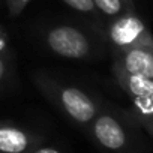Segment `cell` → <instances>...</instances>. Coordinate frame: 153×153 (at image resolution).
I'll use <instances>...</instances> for the list:
<instances>
[{"label":"cell","instance_id":"obj_10","mask_svg":"<svg viewBox=\"0 0 153 153\" xmlns=\"http://www.w3.org/2000/svg\"><path fill=\"white\" fill-rule=\"evenodd\" d=\"M62 2L75 9L76 12H81V14H86V15H95L98 11L95 8V3H93V0H62Z\"/></svg>","mask_w":153,"mask_h":153},{"label":"cell","instance_id":"obj_2","mask_svg":"<svg viewBox=\"0 0 153 153\" xmlns=\"http://www.w3.org/2000/svg\"><path fill=\"white\" fill-rule=\"evenodd\" d=\"M44 42L56 56L74 60H86L96 50L90 35L72 24L51 26L44 33Z\"/></svg>","mask_w":153,"mask_h":153},{"label":"cell","instance_id":"obj_3","mask_svg":"<svg viewBox=\"0 0 153 153\" xmlns=\"http://www.w3.org/2000/svg\"><path fill=\"white\" fill-rule=\"evenodd\" d=\"M87 129L93 141L108 153H125L131 147V135L126 125L111 111L99 108Z\"/></svg>","mask_w":153,"mask_h":153},{"label":"cell","instance_id":"obj_13","mask_svg":"<svg viewBox=\"0 0 153 153\" xmlns=\"http://www.w3.org/2000/svg\"><path fill=\"white\" fill-rule=\"evenodd\" d=\"M6 72H8V60H6L5 54H0V83L5 78Z\"/></svg>","mask_w":153,"mask_h":153},{"label":"cell","instance_id":"obj_8","mask_svg":"<svg viewBox=\"0 0 153 153\" xmlns=\"http://www.w3.org/2000/svg\"><path fill=\"white\" fill-rule=\"evenodd\" d=\"M131 99L134 120L153 137V95L134 96Z\"/></svg>","mask_w":153,"mask_h":153},{"label":"cell","instance_id":"obj_6","mask_svg":"<svg viewBox=\"0 0 153 153\" xmlns=\"http://www.w3.org/2000/svg\"><path fill=\"white\" fill-rule=\"evenodd\" d=\"M114 65L120 66L126 72L153 80V47L141 45L125 51H117Z\"/></svg>","mask_w":153,"mask_h":153},{"label":"cell","instance_id":"obj_9","mask_svg":"<svg viewBox=\"0 0 153 153\" xmlns=\"http://www.w3.org/2000/svg\"><path fill=\"white\" fill-rule=\"evenodd\" d=\"M93 3L99 14L111 20L126 14L128 11H132L131 2H128V0H93Z\"/></svg>","mask_w":153,"mask_h":153},{"label":"cell","instance_id":"obj_7","mask_svg":"<svg viewBox=\"0 0 153 153\" xmlns=\"http://www.w3.org/2000/svg\"><path fill=\"white\" fill-rule=\"evenodd\" d=\"M113 74L119 86L129 95V98L134 96H147L153 95V80L143 75H135L131 72H126L120 66L113 63Z\"/></svg>","mask_w":153,"mask_h":153},{"label":"cell","instance_id":"obj_12","mask_svg":"<svg viewBox=\"0 0 153 153\" xmlns=\"http://www.w3.org/2000/svg\"><path fill=\"white\" fill-rule=\"evenodd\" d=\"M27 153H63L60 149H56V147H50V146H36L33 149H30Z\"/></svg>","mask_w":153,"mask_h":153},{"label":"cell","instance_id":"obj_15","mask_svg":"<svg viewBox=\"0 0 153 153\" xmlns=\"http://www.w3.org/2000/svg\"><path fill=\"white\" fill-rule=\"evenodd\" d=\"M128 2H132V0H128Z\"/></svg>","mask_w":153,"mask_h":153},{"label":"cell","instance_id":"obj_11","mask_svg":"<svg viewBox=\"0 0 153 153\" xmlns=\"http://www.w3.org/2000/svg\"><path fill=\"white\" fill-rule=\"evenodd\" d=\"M29 2L30 0H6L9 15L11 17H18L24 11V8L29 5Z\"/></svg>","mask_w":153,"mask_h":153},{"label":"cell","instance_id":"obj_5","mask_svg":"<svg viewBox=\"0 0 153 153\" xmlns=\"http://www.w3.org/2000/svg\"><path fill=\"white\" fill-rule=\"evenodd\" d=\"M42 141L41 135L26 128L0 122V153H27Z\"/></svg>","mask_w":153,"mask_h":153},{"label":"cell","instance_id":"obj_14","mask_svg":"<svg viewBox=\"0 0 153 153\" xmlns=\"http://www.w3.org/2000/svg\"><path fill=\"white\" fill-rule=\"evenodd\" d=\"M6 50H8V38L6 33L0 27V54H6Z\"/></svg>","mask_w":153,"mask_h":153},{"label":"cell","instance_id":"obj_4","mask_svg":"<svg viewBox=\"0 0 153 153\" xmlns=\"http://www.w3.org/2000/svg\"><path fill=\"white\" fill-rule=\"evenodd\" d=\"M107 36L116 53L141 45L153 47V36L149 27L132 11L113 18L107 27Z\"/></svg>","mask_w":153,"mask_h":153},{"label":"cell","instance_id":"obj_1","mask_svg":"<svg viewBox=\"0 0 153 153\" xmlns=\"http://www.w3.org/2000/svg\"><path fill=\"white\" fill-rule=\"evenodd\" d=\"M33 81L47 99H50L69 120L78 126L87 128L101 108L98 102L84 90L62 84L47 74H35Z\"/></svg>","mask_w":153,"mask_h":153}]
</instances>
